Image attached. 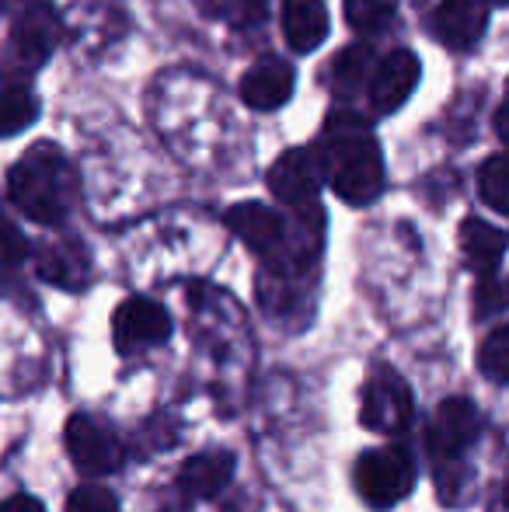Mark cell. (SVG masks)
<instances>
[{
  "label": "cell",
  "instance_id": "obj_6",
  "mask_svg": "<svg viewBox=\"0 0 509 512\" xmlns=\"http://www.w3.org/2000/svg\"><path fill=\"white\" fill-rule=\"evenodd\" d=\"M478 432H482L478 408L471 405L468 398H447V401H440V408L429 418L426 446L440 467L457 464V460L464 457V450L478 439Z\"/></svg>",
  "mask_w": 509,
  "mask_h": 512
},
{
  "label": "cell",
  "instance_id": "obj_19",
  "mask_svg": "<svg viewBox=\"0 0 509 512\" xmlns=\"http://www.w3.org/2000/svg\"><path fill=\"white\" fill-rule=\"evenodd\" d=\"M39 105L28 91L21 88H4L0 91V136H18L25 126H32Z\"/></svg>",
  "mask_w": 509,
  "mask_h": 512
},
{
  "label": "cell",
  "instance_id": "obj_25",
  "mask_svg": "<svg viewBox=\"0 0 509 512\" xmlns=\"http://www.w3.org/2000/svg\"><path fill=\"white\" fill-rule=\"evenodd\" d=\"M28 258V241L7 216H0V269H18Z\"/></svg>",
  "mask_w": 509,
  "mask_h": 512
},
{
  "label": "cell",
  "instance_id": "obj_17",
  "mask_svg": "<svg viewBox=\"0 0 509 512\" xmlns=\"http://www.w3.org/2000/svg\"><path fill=\"white\" fill-rule=\"evenodd\" d=\"M461 251L478 276L492 279V272L499 269V262L506 255V234L499 227H492V223L471 216V220L461 223Z\"/></svg>",
  "mask_w": 509,
  "mask_h": 512
},
{
  "label": "cell",
  "instance_id": "obj_14",
  "mask_svg": "<svg viewBox=\"0 0 509 512\" xmlns=\"http://www.w3.org/2000/svg\"><path fill=\"white\" fill-rule=\"evenodd\" d=\"M283 35L293 53H314L328 39L325 0H283Z\"/></svg>",
  "mask_w": 509,
  "mask_h": 512
},
{
  "label": "cell",
  "instance_id": "obj_2",
  "mask_svg": "<svg viewBox=\"0 0 509 512\" xmlns=\"http://www.w3.org/2000/svg\"><path fill=\"white\" fill-rule=\"evenodd\" d=\"M7 196L25 216L35 223H60L70 213L77 196V178L63 150L53 143H39V147L25 150L21 161L7 175Z\"/></svg>",
  "mask_w": 509,
  "mask_h": 512
},
{
  "label": "cell",
  "instance_id": "obj_24",
  "mask_svg": "<svg viewBox=\"0 0 509 512\" xmlns=\"http://www.w3.org/2000/svg\"><path fill=\"white\" fill-rule=\"evenodd\" d=\"M67 512H119V499L105 485L88 481V485H81V488L70 492Z\"/></svg>",
  "mask_w": 509,
  "mask_h": 512
},
{
  "label": "cell",
  "instance_id": "obj_29",
  "mask_svg": "<svg viewBox=\"0 0 509 512\" xmlns=\"http://www.w3.org/2000/svg\"><path fill=\"white\" fill-rule=\"evenodd\" d=\"M28 4V0H0V11H11V7H21Z\"/></svg>",
  "mask_w": 509,
  "mask_h": 512
},
{
  "label": "cell",
  "instance_id": "obj_28",
  "mask_svg": "<svg viewBox=\"0 0 509 512\" xmlns=\"http://www.w3.org/2000/svg\"><path fill=\"white\" fill-rule=\"evenodd\" d=\"M496 133L509 143V98L499 105V112H496Z\"/></svg>",
  "mask_w": 509,
  "mask_h": 512
},
{
  "label": "cell",
  "instance_id": "obj_30",
  "mask_svg": "<svg viewBox=\"0 0 509 512\" xmlns=\"http://www.w3.org/2000/svg\"><path fill=\"white\" fill-rule=\"evenodd\" d=\"M503 506H506V509H509V485H506V488H503Z\"/></svg>",
  "mask_w": 509,
  "mask_h": 512
},
{
  "label": "cell",
  "instance_id": "obj_27",
  "mask_svg": "<svg viewBox=\"0 0 509 512\" xmlns=\"http://www.w3.org/2000/svg\"><path fill=\"white\" fill-rule=\"evenodd\" d=\"M0 512H46V506L32 495H11V499L0 502Z\"/></svg>",
  "mask_w": 509,
  "mask_h": 512
},
{
  "label": "cell",
  "instance_id": "obj_12",
  "mask_svg": "<svg viewBox=\"0 0 509 512\" xmlns=\"http://www.w3.org/2000/svg\"><path fill=\"white\" fill-rule=\"evenodd\" d=\"M489 7L485 0H440L433 11V35L450 49H468L482 39Z\"/></svg>",
  "mask_w": 509,
  "mask_h": 512
},
{
  "label": "cell",
  "instance_id": "obj_10",
  "mask_svg": "<svg viewBox=\"0 0 509 512\" xmlns=\"http://www.w3.org/2000/svg\"><path fill=\"white\" fill-rule=\"evenodd\" d=\"M419 74V56L408 53V49H394L391 56H384L374 67V77H370V102H374L377 112H398L415 91V84H419Z\"/></svg>",
  "mask_w": 509,
  "mask_h": 512
},
{
  "label": "cell",
  "instance_id": "obj_3",
  "mask_svg": "<svg viewBox=\"0 0 509 512\" xmlns=\"http://www.w3.org/2000/svg\"><path fill=\"white\" fill-rule=\"evenodd\" d=\"M356 492L374 509H387L394 502L408 499L415 488V460L405 446H377L356 460Z\"/></svg>",
  "mask_w": 509,
  "mask_h": 512
},
{
  "label": "cell",
  "instance_id": "obj_9",
  "mask_svg": "<svg viewBox=\"0 0 509 512\" xmlns=\"http://www.w3.org/2000/svg\"><path fill=\"white\" fill-rule=\"evenodd\" d=\"M227 230L241 237L255 255L262 258H279L286 248V223L276 209L262 206V203H238L227 209L224 216Z\"/></svg>",
  "mask_w": 509,
  "mask_h": 512
},
{
  "label": "cell",
  "instance_id": "obj_11",
  "mask_svg": "<svg viewBox=\"0 0 509 512\" xmlns=\"http://www.w3.org/2000/svg\"><path fill=\"white\" fill-rule=\"evenodd\" d=\"M60 42V18L49 4H32L14 25V53L25 67H42Z\"/></svg>",
  "mask_w": 509,
  "mask_h": 512
},
{
  "label": "cell",
  "instance_id": "obj_5",
  "mask_svg": "<svg viewBox=\"0 0 509 512\" xmlns=\"http://www.w3.org/2000/svg\"><path fill=\"white\" fill-rule=\"evenodd\" d=\"M415 415V401H412V387L405 384V377H398L394 370H377L370 377L367 391H363V425L381 436H398L412 425Z\"/></svg>",
  "mask_w": 509,
  "mask_h": 512
},
{
  "label": "cell",
  "instance_id": "obj_31",
  "mask_svg": "<svg viewBox=\"0 0 509 512\" xmlns=\"http://www.w3.org/2000/svg\"><path fill=\"white\" fill-rule=\"evenodd\" d=\"M496 4H509V0H496Z\"/></svg>",
  "mask_w": 509,
  "mask_h": 512
},
{
  "label": "cell",
  "instance_id": "obj_13",
  "mask_svg": "<svg viewBox=\"0 0 509 512\" xmlns=\"http://www.w3.org/2000/svg\"><path fill=\"white\" fill-rule=\"evenodd\" d=\"M293 95V70L283 60H265L252 67L241 81V98L248 108L258 112H272V108L286 105Z\"/></svg>",
  "mask_w": 509,
  "mask_h": 512
},
{
  "label": "cell",
  "instance_id": "obj_4",
  "mask_svg": "<svg viewBox=\"0 0 509 512\" xmlns=\"http://www.w3.org/2000/svg\"><path fill=\"white\" fill-rule=\"evenodd\" d=\"M63 439H67L70 460L84 478H105V474H116L123 467V443L105 418L77 411L67 418Z\"/></svg>",
  "mask_w": 509,
  "mask_h": 512
},
{
  "label": "cell",
  "instance_id": "obj_18",
  "mask_svg": "<svg viewBox=\"0 0 509 512\" xmlns=\"http://www.w3.org/2000/svg\"><path fill=\"white\" fill-rule=\"evenodd\" d=\"M478 192L496 213L509 216V154H496L478 171Z\"/></svg>",
  "mask_w": 509,
  "mask_h": 512
},
{
  "label": "cell",
  "instance_id": "obj_15",
  "mask_svg": "<svg viewBox=\"0 0 509 512\" xmlns=\"http://www.w3.org/2000/svg\"><path fill=\"white\" fill-rule=\"evenodd\" d=\"M39 276L49 279V283L63 286V290H81L91 276V262L88 251L81 248L77 241H49L39 248Z\"/></svg>",
  "mask_w": 509,
  "mask_h": 512
},
{
  "label": "cell",
  "instance_id": "obj_16",
  "mask_svg": "<svg viewBox=\"0 0 509 512\" xmlns=\"http://www.w3.org/2000/svg\"><path fill=\"white\" fill-rule=\"evenodd\" d=\"M234 478V457L224 450H210V453H196L182 464L178 481L192 499H217Z\"/></svg>",
  "mask_w": 509,
  "mask_h": 512
},
{
  "label": "cell",
  "instance_id": "obj_23",
  "mask_svg": "<svg viewBox=\"0 0 509 512\" xmlns=\"http://www.w3.org/2000/svg\"><path fill=\"white\" fill-rule=\"evenodd\" d=\"M210 18H224L231 25H258L265 14V0H199Z\"/></svg>",
  "mask_w": 509,
  "mask_h": 512
},
{
  "label": "cell",
  "instance_id": "obj_22",
  "mask_svg": "<svg viewBox=\"0 0 509 512\" xmlns=\"http://www.w3.org/2000/svg\"><path fill=\"white\" fill-rule=\"evenodd\" d=\"M370 67H374V53H370V46H349L346 53L335 60V77H339V88L342 91H353L360 88L370 74Z\"/></svg>",
  "mask_w": 509,
  "mask_h": 512
},
{
  "label": "cell",
  "instance_id": "obj_8",
  "mask_svg": "<svg viewBox=\"0 0 509 512\" xmlns=\"http://www.w3.org/2000/svg\"><path fill=\"white\" fill-rule=\"evenodd\" d=\"M321 178H325V161H321V154L293 147L269 168V192L283 206L307 209V206H314Z\"/></svg>",
  "mask_w": 509,
  "mask_h": 512
},
{
  "label": "cell",
  "instance_id": "obj_21",
  "mask_svg": "<svg viewBox=\"0 0 509 512\" xmlns=\"http://www.w3.org/2000/svg\"><path fill=\"white\" fill-rule=\"evenodd\" d=\"M398 11V0H346V18L356 32H384L387 21Z\"/></svg>",
  "mask_w": 509,
  "mask_h": 512
},
{
  "label": "cell",
  "instance_id": "obj_26",
  "mask_svg": "<svg viewBox=\"0 0 509 512\" xmlns=\"http://www.w3.org/2000/svg\"><path fill=\"white\" fill-rule=\"evenodd\" d=\"M503 300H506V293L499 290L492 279H485V283L478 286V317H489L496 307H503Z\"/></svg>",
  "mask_w": 509,
  "mask_h": 512
},
{
  "label": "cell",
  "instance_id": "obj_20",
  "mask_svg": "<svg viewBox=\"0 0 509 512\" xmlns=\"http://www.w3.org/2000/svg\"><path fill=\"white\" fill-rule=\"evenodd\" d=\"M478 370L492 384H509V324L496 328L478 349Z\"/></svg>",
  "mask_w": 509,
  "mask_h": 512
},
{
  "label": "cell",
  "instance_id": "obj_7",
  "mask_svg": "<svg viewBox=\"0 0 509 512\" xmlns=\"http://www.w3.org/2000/svg\"><path fill=\"white\" fill-rule=\"evenodd\" d=\"M168 335H171V314L157 300L129 297L112 314V338H116V349L123 356L154 349V345L168 342Z\"/></svg>",
  "mask_w": 509,
  "mask_h": 512
},
{
  "label": "cell",
  "instance_id": "obj_1",
  "mask_svg": "<svg viewBox=\"0 0 509 512\" xmlns=\"http://www.w3.org/2000/svg\"><path fill=\"white\" fill-rule=\"evenodd\" d=\"M328 150L321 154L325 175L332 178V189L342 203L367 206L384 189V161L381 147L370 136L367 122L349 112L328 119Z\"/></svg>",
  "mask_w": 509,
  "mask_h": 512
}]
</instances>
